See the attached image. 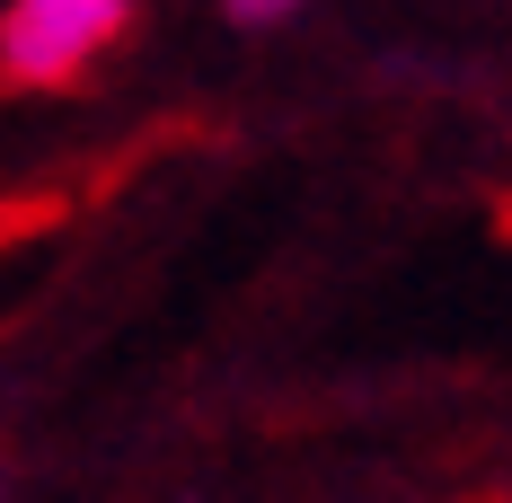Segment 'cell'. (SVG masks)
Listing matches in <instances>:
<instances>
[{"instance_id": "cell-1", "label": "cell", "mask_w": 512, "mask_h": 503, "mask_svg": "<svg viewBox=\"0 0 512 503\" xmlns=\"http://www.w3.org/2000/svg\"><path fill=\"white\" fill-rule=\"evenodd\" d=\"M142 0H0V89L45 98L89 80L106 53L124 45Z\"/></svg>"}, {"instance_id": "cell-2", "label": "cell", "mask_w": 512, "mask_h": 503, "mask_svg": "<svg viewBox=\"0 0 512 503\" xmlns=\"http://www.w3.org/2000/svg\"><path fill=\"white\" fill-rule=\"evenodd\" d=\"M309 0H221V18L230 27H283V18H301Z\"/></svg>"}, {"instance_id": "cell-3", "label": "cell", "mask_w": 512, "mask_h": 503, "mask_svg": "<svg viewBox=\"0 0 512 503\" xmlns=\"http://www.w3.org/2000/svg\"><path fill=\"white\" fill-rule=\"evenodd\" d=\"M0 495H9V468H0Z\"/></svg>"}]
</instances>
